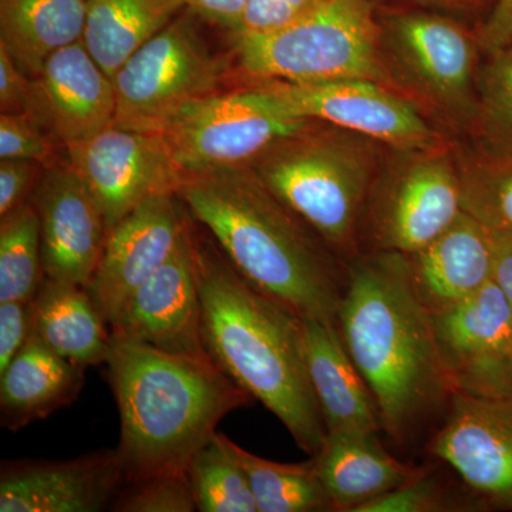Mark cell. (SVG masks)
Returning <instances> with one entry per match:
<instances>
[{
    "instance_id": "36",
    "label": "cell",
    "mask_w": 512,
    "mask_h": 512,
    "mask_svg": "<svg viewBox=\"0 0 512 512\" xmlns=\"http://www.w3.org/2000/svg\"><path fill=\"white\" fill-rule=\"evenodd\" d=\"M45 165L30 160H0V218L32 197Z\"/></svg>"
},
{
    "instance_id": "41",
    "label": "cell",
    "mask_w": 512,
    "mask_h": 512,
    "mask_svg": "<svg viewBox=\"0 0 512 512\" xmlns=\"http://www.w3.org/2000/svg\"><path fill=\"white\" fill-rule=\"evenodd\" d=\"M383 2L434 10V12L466 20L473 25H480L490 15L495 0H383Z\"/></svg>"
},
{
    "instance_id": "3",
    "label": "cell",
    "mask_w": 512,
    "mask_h": 512,
    "mask_svg": "<svg viewBox=\"0 0 512 512\" xmlns=\"http://www.w3.org/2000/svg\"><path fill=\"white\" fill-rule=\"evenodd\" d=\"M177 195L252 285L302 318L336 323L348 264L251 168L183 174Z\"/></svg>"
},
{
    "instance_id": "35",
    "label": "cell",
    "mask_w": 512,
    "mask_h": 512,
    "mask_svg": "<svg viewBox=\"0 0 512 512\" xmlns=\"http://www.w3.org/2000/svg\"><path fill=\"white\" fill-rule=\"evenodd\" d=\"M323 0H247L241 30L232 36H261L288 28Z\"/></svg>"
},
{
    "instance_id": "37",
    "label": "cell",
    "mask_w": 512,
    "mask_h": 512,
    "mask_svg": "<svg viewBox=\"0 0 512 512\" xmlns=\"http://www.w3.org/2000/svg\"><path fill=\"white\" fill-rule=\"evenodd\" d=\"M30 336V302H0V373Z\"/></svg>"
},
{
    "instance_id": "10",
    "label": "cell",
    "mask_w": 512,
    "mask_h": 512,
    "mask_svg": "<svg viewBox=\"0 0 512 512\" xmlns=\"http://www.w3.org/2000/svg\"><path fill=\"white\" fill-rule=\"evenodd\" d=\"M313 120L292 116L258 84L192 100L164 134L181 174L251 167L262 154Z\"/></svg>"
},
{
    "instance_id": "24",
    "label": "cell",
    "mask_w": 512,
    "mask_h": 512,
    "mask_svg": "<svg viewBox=\"0 0 512 512\" xmlns=\"http://www.w3.org/2000/svg\"><path fill=\"white\" fill-rule=\"evenodd\" d=\"M30 335L87 369L109 355V325L86 286L45 278L30 301Z\"/></svg>"
},
{
    "instance_id": "26",
    "label": "cell",
    "mask_w": 512,
    "mask_h": 512,
    "mask_svg": "<svg viewBox=\"0 0 512 512\" xmlns=\"http://www.w3.org/2000/svg\"><path fill=\"white\" fill-rule=\"evenodd\" d=\"M185 9L184 0H89L83 45L111 79Z\"/></svg>"
},
{
    "instance_id": "22",
    "label": "cell",
    "mask_w": 512,
    "mask_h": 512,
    "mask_svg": "<svg viewBox=\"0 0 512 512\" xmlns=\"http://www.w3.org/2000/svg\"><path fill=\"white\" fill-rule=\"evenodd\" d=\"M306 362L328 433L382 434L369 386L343 342L338 323L303 318Z\"/></svg>"
},
{
    "instance_id": "11",
    "label": "cell",
    "mask_w": 512,
    "mask_h": 512,
    "mask_svg": "<svg viewBox=\"0 0 512 512\" xmlns=\"http://www.w3.org/2000/svg\"><path fill=\"white\" fill-rule=\"evenodd\" d=\"M251 84L274 94L292 116L346 128L389 148L434 147L453 140L427 120L412 101L372 80Z\"/></svg>"
},
{
    "instance_id": "40",
    "label": "cell",
    "mask_w": 512,
    "mask_h": 512,
    "mask_svg": "<svg viewBox=\"0 0 512 512\" xmlns=\"http://www.w3.org/2000/svg\"><path fill=\"white\" fill-rule=\"evenodd\" d=\"M478 39L484 55L512 43V0H495L494 8L483 23L477 25Z\"/></svg>"
},
{
    "instance_id": "23",
    "label": "cell",
    "mask_w": 512,
    "mask_h": 512,
    "mask_svg": "<svg viewBox=\"0 0 512 512\" xmlns=\"http://www.w3.org/2000/svg\"><path fill=\"white\" fill-rule=\"evenodd\" d=\"M86 369L30 335L0 373V426L19 431L76 402Z\"/></svg>"
},
{
    "instance_id": "20",
    "label": "cell",
    "mask_w": 512,
    "mask_h": 512,
    "mask_svg": "<svg viewBox=\"0 0 512 512\" xmlns=\"http://www.w3.org/2000/svg\"><path fill=\"white\" fill-rule=\"evenodd\" d=\"M404 256L413 292L431 315L466 301L494 278L490 229L466 211L439 237Z\"/></svg>"
},
{
    "instance_id": "16",
    "label": "cell",
    "mask_w": 512,
    "mask_h": 512,
    "mask_svg": "<svg viewBox=\"0 0 512 512\" xmlns=\"http://www.w3.org/2000/svg\"><path fill=\"white\" fill-rule=\"evenodd\" d=\"M30 202L39 217L46 278L87 288L109 237L89 185L69 161H59L46 168Z\"/></svg>"
},
{
    "instance_id": "18",
    "label": "cell",
    "mask_w": 512,
    "mask_h": 512,
    "mask_svg": "<svg viewBox=\"0 0 512 512\" xmlns=\"http://www.w3.org/2000/svg\"><path fill=\"white\" fill-rule=\"evenodd\" d=\"M111 335L163 352L208 356L202 339L192 217L174 254L137 289Z\"/></svg>"
},
{
    "instance_id": "14",
    "label": "cell",
    "mask_w": 512,
    "mask_h": 512,
    "mask_svg": "<svg viewBox=\"0 0 512 512\" xmlns=\"http://www.w3.org/2000/svg\"><path fill=\"white\" fill-rule=\"evenodd\" d=\"M190 222V212L177 192H165L138 205L110 229L87 285L110 332L119 325L137 289L174 254Z\"/></svg>"
},
{
    "instance_id": "13",
    "label": "cell",
    "mask_w": 512,
    "mask_h": 512,
    "mask_svg": "<svg viewBox=\"0 0 512 512\" xmlns=\"http://www.w3.org/2000/svg\"><path fill=\"white\" fill-rule=\"evenodd\" d=\"M424 454L447 464L488 511H512V394L454 393Z\"/></svg>"
},
{
    "instance_id": "5",
    "label": "cell",
    "mask_w": 512,
    "mask_h": 512,
    "mask_svg": "<svg viewBox=\"0 0 512 512\" xmlns=\"http://www.w3.org/2000/svg\"><path fill=\"white\" fill-rule=\"evenodd\" d=\"M387 150L373 138L313 120L249 168L349 264L360 254V221Z\"/></svg>"
},
{
    "instance_id": "31",
    "label": "cell",
    "mask_w": 512,
    "mask_h": 512,
    "mask_svg": "<svg viewBox=\"0 0 512 512\" xmlns=\"http://www.w3.org/2000/svg\"><path fill=\"white\" fill-rule=\"evenodd\" d=\"M466 141L495 156H512V43L484 55L476 117Z\"/></svg>"
},
{
    "instance_id": "12",
    "label": "cell",
    "mask_w": 512,
    "mask_h": 512,
    "mask_svg": "<svg viewBox=\"0 0 512 512\" xmlns=\"http://www.w3.org/2000/svg\"><path fill=\"white\" fill-rule=\"evenodd\" d=\"M113 229L144 201L177 192L180 168L163 133L110 124L89 140L64 148Z\"/></svg>"
},
{
    "instance_id": "28",
    "label": "cell",
    "mask_w": 512,
    "mask_h": 512,
    "mask_svg": "<svg viewBox=\"0 0 512 512\" xmlns=\"http://www.w3.org/2000/svg\"><path fill=\"white\" fill-rule=\"evenodd\" d=\"M463 210L491 231L512 232V156H495L454 140Z\"/></svg>"
},
{
    "instance_id": "6",
    "label": "cell",
    "mask_w": 512,
    "mask_h": 512,
    "mask_svg": "<svg viewBox=\"0 0 512 512\" xmlns=\"http://www.w3.org/2000/svg\"><path fill=\"white\" fill-rule=\"evenodd\" d=\"M379 49L390 87L453 140L470 136L484 52L477 25L376 0Z\"/></svg>"
},
{
    "instance_id": "9",
    "label": "cell",
    "mask_w": 512,
    "mask_h": 512,
    "mask_svg": "<svg viewBox=\"0 0 512 512\" xmlns=\"http://www.w3.org/2000/svg\"><path fill=\"white\" fill-rule=\"evenodd\" d=\"M200 20L185 8L121 66L114 124L161 133L192 100L218 92L227 60L212 52Z\"/></svg>"
},
{
    "instance_id": "8",
    "label": "cell",
    "mask_w": 512,
    "mask_h": 512,
    "mask_svg": "<svg viewBox=\"0 0 512 512\" xmlns=\"http://www.w3.org/2000/svg\"><path fill=\"white\" fill-rule=\"evenodd\" d=\"M463 211L454 140L434 147L389 148L363 210L360 254H412Z\"/></svg>"
},
{
    "instance_id": "4",
    "label": "cell",
    "mask_w": 512,
    "mask_h": 512,
    "mask_svg": "<svg viewBox=\"0 0 512 512\" xmlns=\"http://www.w3.org/2000/svg\"><path fill=\"white\" fill-rule=\"evenodd\" d=\"M109 380L126 483L187 471L229 413L255 402L210 356L177 355L111 335Z\"/></svg>"
},
{
    "instance_id": "27",
    "label": "cell",
    "mask_w": 512,
    "mask_h": 512,
    "mask_svg": "<svg viewBox=\"0 0 512 512\" xmlns=\"http://www.w3.org/2000/svg\"><path fill=\"white\" fill-rule=\"evenodd\" d=\"M227 443L247 474L258 512H335L312 457L298 464L275 463L228 437Z\"/></svg>"
},
{
    "instance_id": "19",
    "label": "cell",
    "mask_w": 512,
    "mask_h": 512,
    "mask_svg": "<svg viewBox=\"0 0 512 512\" xmlns=\"http://www.w3.org/2000/svg\"><path fill=\"white\" fill-rule=\"evenodd\" d=\"M116 107L114 80L79 42L50 57L32 77L26 114L66 148L113 124Z\"/></svg>"
},
{
    "instance_id": "2",
    "label": "cell",
    "mask_w": 512,
    "mask_h": 512,
    "mask_svg": "<svg viewBox=\"0 0 512 512\" xmlns=\"http://www.w3.org/2000/svg\"><path fill=\"white\" fill-rule=\"evenodd\" d=\"M192 242L208 356L315 456L328 429L309 377L302 316L239 274L194 218Z\"/></svg>"
},
{
    "instance_id": "21",
    "label": "cell",
    "mask_w": 512,
    "mask_h": 512,
    "mask_svg": "<svg viewBox=\"0 0 512 512\" xmlns=\"http://www.w3.org/2000/svg\"><path fill=\"white\" fill-rule=\"evenodd\" d=\"M377 433H328L315 456L316 471L335 512H359L419 473L421 464L403 460Z\"/></svg>"
},
{
    "instance_id": "15",
    "label": "cell",
    "mask_w": 512,
    "mask_h": 512,
    "mask_svg": "<svg viewBox=\"0 0 512 512\" xmlns=\"http://www.w3.org/2000/svg\"><path fill=\"white\" fill-rule=\"evenodd\" d=\"M441 360L456 392L512 394V305L494 281L433 315Z\"/></svg>"
},
{
    "instance_id": "38",
    "label": "cell",
    "mask_w": 512,
    "mask_h": 512,
    "mask_svg": "<svg viewBox=\"0 0 512 512\" xmlns=\"http://www.w3.org/2000/svg\"><path fill=\"white\" fill-rule=\"evenodd\" d=\"M32 77L0 46V110L2 113H26Z\"/></svg>"
},
{
    "instance_id": "17",
    "label": "cell",
    "mask_w": 512,
    "mask_h": 512,
    "mask_svg": "<svg viewBox=\"0 0 512 512\" xmlns=\"http://www.w3.org/2000/svg\"><path fill=\"white\" fill-rule=\"evenodd\" d=\"M126 484L117 448L70 460H5L0 467V512H101Z\"/></svg>"
},
{
    "instance_id": "32",
    "label": "cell",
    "mask_w": 512,
    "mask_h": 512,
    "mask_svg": "<svg viewBox=\"0 0 512 512\" xmlns=\"http://www.w3.org/2000/svg\"><path fill=\"white\" fill-rule=\"evenodd\" d=\"M488 511L464 481L443 461L427 457L419 473L402 487L363 505L359 512Z\"/></svg>"
},
{
    "instance_id": "1",
    "label": "cell",
    "mask_w": 512,
    "mask_h": 512,
    "mask_svg": "<svg viewBox=\"0 0 512 512\" xmlns=\"http://www.w3.org/2000/svg\"><path fill=\"white\" fill-rule=\"evenodd\" d=\"M336 323L373 394L384 443L413 461L446 419L456 390L406 256L363 252L352 259Z\"/></svg>"
},
{
    "instance_id": "39",
    "label": "cell",
    "mask_w": 512,
    "mask_h": 512,
    "mask_svg": "<svg viewBox=\"0 0 512 512\" xmlns=\"http://www.w3.org/2000/svg\"><path fill=\"white\" fill-rule=\"evenodd\" d=\"M185 8L191 10L204 22L237 35L244 20L247 0H184Z\"/></svg>"
},
{
    "instance_id": "42",
    "label": "cell",
    "mask_w": 512,
    "mask_h": 512,
    "mask_svg": "<svg viewBox=\"0 0 512 512\" xmlns=\"http://www.w3.org/2000/svg\"><path fill=\"white\" fill-rule=\"evenodd\" d=\"M494 248L493 281L512 305V232L491 231Z\"/></svg>"
},
{
    "instance_id": "33",
    "label": "cell",
    "mask_w": 512,
    "mask_h": 512,
    "mask_svg": "<svg viewBox=\"0 0 512 512\" xmlns=\"http://www.w3.org/2000/svg\"><path fill=\"white\" fill-rule=\"evenodd\" d=\"M110 511L192 512L197 504L187 471H174L124 484Z\"/></svg>"
},
{
    "instance_id": "34",
    "label": "cell",
    "mask_w": 512,
    "mask_h": 512,
    "mask_svg": "<svg viewBox=\"0 0 512 512\" xmlns=\"http://www.w3.org/2000/svg\"><path fill=\"white\" fill-rule=\"evenodd\" d=\"M56 141L29 114H0V160H30L50 167L59 163Z\"/></svg>"
},
{
    "instance_id": "7",
    "label": "cell",
    "mask_w": 512,
    "mask_h": 512,
    "mask_svg": "<svg viewBox=\"0 0 512 512\" xmlns=\"http://www.w3.org/2000/svg\"><path fill=\"white\" fill-rule=\"evenodd\" d=\"M231 37L232 60L247 84L362 79L392 89L380 56L376 0H323L288 28Z\"/></svg>"
},
{
    "instance_id": "29",
    "label": "cell",
    "mask_w": 512,
    "mask_h": 512,
    "mask_svg": "<svg viewBox=\"0 0 512 512\" xmlns=\"http://www.w3.org/2000/svg\"><path fill=\"white\" fill-rule=\"evenodd\" d=\"M40 222L30 200L0 218V302H30L43 279Z\"/></svg>"
},
{
    "instance_id": "25",
    "label": "cell",
    "mask_w": 512,
    "mask_h": 512,
    "mask_svg": "<svg viewBox=\"0 0 512 512\" xmlns=\"http://www.w3.org/2000/svg\"><path fill=\"white\" fill-rule=\"evenodd\" d=\"M89 0H0V46L35 77L47 60L82 42Z\"/></svg>"
},
{
    "instance_id": "30",
    "label": "cell",
    "mask_w": 512,
    "mask_h": 512,
    "mask_svg": "<svg viewBox=\"0 0 512 512\" xmlns=\"http://www.w3.org/2000/svg\"><path fill=\"white\" fill-rule=\"evenodd\" d=\"M197 511L258 512L244 468L228 447L227 436L215 433L187 468Z\"/></svg>"
}]
</instances>
